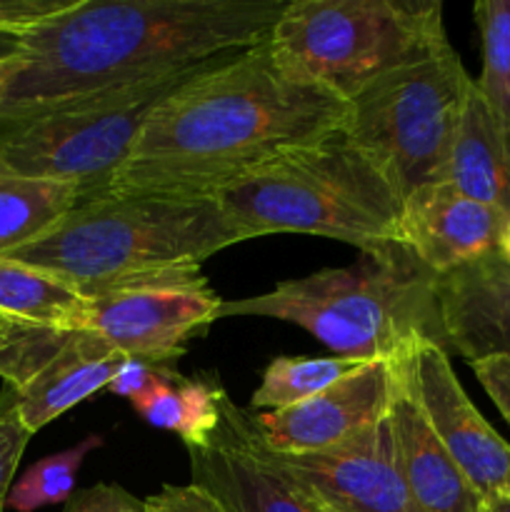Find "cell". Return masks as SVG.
<instances>
[{
	"mask_svg": "<svg viewBox=\"0 0 510 512\" xmlns=\"http://www.w3.org/2000/svg\"><path fill=\"white\" fill-rule=\"evenodd\" d=\"M348 100L285 68L270 40L163 100L103 193L213 195L280 150L343 128Z\"/></svg>",
	"mask_w": 510,
	"mask_h": 512,
	"instance_id": "1",
	"label": "cell"
},
{
	"mask_svg": "<svg viewBox=\"0 0 510 512\" xmlns=\"http://www.w3.org/2000/svg\"><path fill=\"white\" fill-rule=\"evenodd\" d=\"M285 0H75L23 40L0 110L60 103L253 48Z\"/></svg>",
	"mask_w": 510,
	"mask_h": 512,
	"instance_id": "2",
	"label": "cell"
},
{
	"mask_svg": "<svg viewBox=\"0 0 510 512\" xmlns=\"http://www.w3.org/2000/svg\"><path fill=\"white\" fill-rule=\"evenodd\" d=\"M248 240L208 195L98 193L80 198L35 238L3 250L65 280L85 300L155 278Z\"/></svg>",
	"mask_w": 510,
	"mask_h": 512,
	"instance_id": "3",
	"label": "cell"
},
{
	"mask_svg": "<svg viewBox=\"0 0 510 512\" xmlns=\"http://www.w3.org/2000/svg\"><path fill=\"white\" fill-rule=\"evenodd\" d=\"M210 198L248 235L308 233L360 253L403 243V198L343 128L280 150Z\"/></svg>",
	"mask_w": 510,
	"mask_h": 512,
	"instance_id": "4",
	"label": "cell"
},
{
	"mask_svg": "<svg viewBox=\"0 0 510 512\" xmlns=\"http://www.w3.org/2000/svg\"><path fill=\"white\" fill-rule=\"evenodd\" d=\"M435 280L408 245L395 243L360 253L348 268L285 280L255 298L223 300L218 320H285L343 358L398 360L425 340L443 345Z\"/></svg>",
	"mask_w": 510,
	"mask_h": 512,
	"instance_id": "5",
	"label": "cell"
},
{
	"mask_svg": "<svg viewBox=\"0 0 510 512\" xmlns=\"http://www.w3.org/2000/svg\"><path fill=\"white\" fill-rule=\"evenodd\" d=\"M230 55L128 88L0 110V168L20 178L75 185L83 198H93L128 160L153 110Z\"/></svg>",
	"mask_w": 510,
	"mask_h": 512,
	"instance_id": "6",
	"label": "cell"
},
{
	"mask_svg": "<svg viewBox=\"0 0 510 512\" xmlns=\"http://www.w3.org/2000/svg\"><path fill=\"white\" fill-rule=\"evenodd\" d=\"M268 40L285 68L343 100L450 45L435 0H285Z\"/></svg>",
	"mask_w": 510,
	"mask_h": 512,
	"instance_id": "7",
	"label": "cell"
},
{
	"mask_svg": "<svg viewBox=\"0 0 510 512\" xmlns=\"http://www.w3.org/2000/svg\"><path fill=\"white\" fill-rule=\"evenodd\" d=\"M473 78L453 45L390 70L348 100L343 133L398 188L400 198L448 178Z\"/></svg>",
	"mask_w": 510,
	"mask_h": 512,
	"instance_id": "8",
	"label": "cell"
},
{
	"mask_svg": "<svg viewBox=\"0 0 510 512\" xmlns=\"http://www.w3.org/2000/svg\"><path fill=\"white\" fill-rule=\"evenodd\" d=\"M223 298L200 265L120 285L88 300V325L125 358L170 365L218 320Z\"/></svg>",
	"mask_w": 510,
	"mask_h": 512,
	"instance_id": "9",
	"label": "cell"
},
{
	"mask_svg": "<svg viewBox=\"0 0 510 512\" xmlns=\"http://www.w3.org/2000/svg\"><path fill=\"white\" fill-rule=\"evenodd\" d=\"M125 363L118 348L95 330H45L15 325L0 350V378L18 395L20 420L30 433L88 400Z\"/></svg>",
	"mask_w": 510,
	"mask_h": 512,
	"instance_id": "10",
	"label": "cell"
},
{
	"mask_svg": "<svg viewBox=\"0 0 510 512\" xmlns=\"http://www.w3.org/2000/svg\"><path fill=\"white\" fill-rule=\"evenodd\" d=\"M393 363L468 483L485 500H510V445L478 413L443 345L425 340Z\"/></svg>",
	"mask_w": 510,
	"mask_h": 512,
	"instance_id": "11",
	"label": "cell"
},
{
	"mask_svg": "<svg viewBox=\"0 0 510 512\" xmlns=\"http://www.w3.org/2000/svg\"><path fill=\"white\" fill-rule=\"evenodd\" d=\"M190 475L223 512H318L265 445L253 413L220 398V423L208 438L188 448Z\"/></svg>",
	"mask_w": 510,
	"mask_h": 512,
	"instance_id": "12",
	"label": "cell"
},
{
	"mask_svg": "<svg viewBox=\"0 0 510 512\" xmlns=\"http://www.w3.org/2000/svg\"><path fill=\"white\" fill-rule=\"evenodd\" d=\"M278 460L323 510L420 512L405 485L388 418L323 453L278 455Z\"/></svg>",
	"mask_w": 510,
	"mask_h": 512,
	"instance_id": "13",
	"label": "cell"
},
{
	"mask_svg": "<svg viewBox=\"0 0 510 512\" xmlns=\"http://www.w3.org/2000/svg\"><path fill=\"white\" fill-rule=\"evenodd\" d=\"M395 385L393 360H370L305 403L253 413V420L273 453H323L388 418Z\"/></svg>",
	"mask_w": 510,
	"mask_h": 512,
	"instance_id": "14",
	"label": "cell"
},
{
	"mask_svg": "<svg viewBox=\"0 0 510 512\" xmlns=\"http://www.w3.org/2000/svg\"><path fill=\"white\" fill-rule=\"evenodd\" d=\"M508 225L503 213L443 180L423 185L403 200L400 238L425 268L445 275L498 253Z\"/></svg>",
	"mask_w": 510,
	"mask_h": 512,
	"instance_id": "15",
	"label": "cell"
},
{
	"mask_svg": "<svg viewBox=\"0 0 510 512\" xmlns=\"http://www.w3.org/2000/svg\"><path fill=\"white\" fill-rule=\"evenodd\" d=\"M445 353L468 365L510 360V263L490 253L435 280Z\"/></svg>",
	"mask_w": 510,
	"mask_h": 512,
	"instance_id": "16",
	"label": "cell"
},
{
	"mask_svg": "<svg viewBox=\"0 0 510 512\" xmlns=\"http://www.w3.org/2000/svg\"><path fill=\"white\" fill-rule=\"evenodd\" d=\"M395 378L398 385L388 420L413 503L420 512H485L488 500L468 483L463 470L443 448L398 368Z\"/></svg>",
	"mask_w": 510,
	"mask_h": 512,
	"instance_id": "17",
	"label": "cell"
},
{
	"mask_svg": "<svg viewBox=\"0 0 510 512\" xmlns=\"http://www.w3.org/2000/svg\"><path fill=\"white\" fill-rule=\"evenodd\" d=\"M448 183L510 220V133L473 80L448 163Z\"/></svg>",
	"mask_w": 510,
	"mask_h": 512,
	"instance_id": "18",
	"label": "cell"
},
{
	"mask_svg": "<svg viewBox=\"0 0 510 512\" xmlns=\"http://www.w3.org/2000/svg\"><path fill=\"white\" fill-rule=\"evenodd\" d=\"M0 315L28 328L80 330L88 325V300L45 270L0 258Z\"/></svg>",
	"mask_w": 510,
	"mask_h": 512,
	"instance_id": "19",
	"label": "cell"
},
{
	"mask_svg": "<svg viewBox=\"0 0 510 512\" xmlns=\"http://www.w3.org/2000/svg\"><path fill=\"white\" fill-rule=\"evenodd\" d=\"M223 393L213 380L183 378L168 365H160L153 383L130 403L145 423L170 430L183 440L185 448H195L218 428Z\"/></svg>",
	"mask_w": 510,
	"mask_h": 512,
	"instance_id": "20",
	"label": "cell"
},
{
	"mask_svg": "<svg viewBox=\"0 0 510 512\" xmlns=\"http://www.w3.org/2000/svg\"><path fill=\"white\" fill-rule=\"evenodd\" d=\"M80 198L75 185L20 178L0 168V253L43 233Z\"/></svg>",
	"mask_w": 510,
	"mask_h": 512,
	"instance_id": "21",
	"label": "cell"
},
{
	"mask_svg": "<svg viewBox=\"0 0 510 512\" xmlns=\"http://www.w3.org/2000/svg\"><path fill=\"white\" fill-rule=\"evenodd\" d=\"M370 360L343 358V355H330V358H275L265 368L263 380L255 388L250 398V408L273 413V410L293 408L305 403L313 395L323 393L340 378L358 370Z\"/></svg>",
	"mask_w": 510,
	"mask_h": 512,
	"instance_id": "22",
	"label": "cell"
},
{
	"mask_svg": "<svg viewBox=\"0 0 510 512\" xmlns=\"http://www.w3.org/2000/svg\"><path fill=\"white\" fill-rule=\"evenodd\" d=\"M473 15L483 43V70L475 88L510 133V0H478Z\"/></svg>",
	"mask_w": 510,
	"mask_h": 512,
	"instance_id": "23",
	"label": "cell"
},
{
	"mask_svg": "<svg viewBox=\"0 0 510 512\" xmlns=\"http://www.w3.org/2000/svg\"><path fill=\"white\" fill-rule=\"evenodd\" d=\"M100 445H103V438L90 435L83 443L73 445L68 450H60V453L48 455V458L30 465L23 478L10 488L8 508L18 512H35L40 508H48V505L68 503L73 498L80 465Z\"/></svg>",
	"mask_w": 510,
	"mask_h": 512,
	"instance_id": "24",
	"label": "cell"
},
{
	"mask_svg": "<svg viewBox=\"0 0 510 512\" xmlns=\"http://www.w3.org/2000/svg\"><path fill=\"white\" fill-rule=\"evenodd\" d=\"M70 5L73 0H0V63L18 60L23 40Z\"/></svg>",
	"mask_w": 510,
	"mask_h": 512,
	"instance_id": "25",
	"label": "cell"
},
{
	"mask_svg": "<svg viewBox=\"0 0 510 512\" xmlns=\"http://www.w3.org/2000/svg\"><path fill=\"white\" fill-rule=\"evenodd\" d=\"M30 438H33V433L20 420L18 395L10 385H3V390H0V512L8 508L15 470L23 460Z\"/></svg>",
	"mask_w": 510,
	"mask_h": 512,
	"instance_id": "26",
	"label": "cell"
},
{
	"mask_svg": "<svg viewBox=\"0 0 510 512\" xmlns=\"http://www.w3.org/2000/svg\"><path fill=\"white\" fill-rule=\"evenodd\" d=\"M143 512H223L220 505L198 488L190 485H163L160 493L143 500Z\"/></svg>",
	"mask_w": 510,
	"mask_h": 512,
	"instance_id": "27",
	"label": "cell"
},
{
	"mask_svg": "<svg viewBox=\"0 0 510 512\" xmlns=\"http://www.w3.org/2000/svg\"><path fill=\"white\" fill-rule=\"evenodd\" d=\"M65 512H143V503L120 485L103 483L78 490L65 505Z\"/></svg>",
	"mask_w": 510,
	"mask_h": 512,
	"instance_id": "28",
	"label": "cell"
},
{
	"mask_svg": "<svg viewBox=\"0 0 510 512\" xmlns=\"http://www.w3.org/2000/svg\"><path fill=\"white\" fill-rule=\"evenodd\" d=\"M470 368H473L475 380L483 385V390L490 395L495 408L500 410V415L510 425V360L488 358L480 360V363H473Z\"/></svg>",
	"mask_w": 510,
	"mask_h": 512,
	"instance_id": "29",
	"label": "cell"
},
{
	"mask_svg": "<svg viewBox=\"0 0 510 512\" xmlns=\"http://www.w3.org/2000/svg\"><path fill=\"white\" fill-rule=\"evenodd\" d=\"M158 368L160 365H150V363H143V360L125 358V363L120 365L115 378L110 380L108 390L110 393L120 395V398L135 400L150 383H153L155 375H158Z\"/></svg>",
	"mask_w": 510,
	"mask_h": 512,
	"instance_id": "30",
	"label": "cell"
},
{
	"mask_svg": "<svg viewBox=\"0 0 510 512\" xmlns=\"http://www.w3.org/2000/svg\"><path fill=\"white\" fill-rule=\"evenodd\" d=\"M15 63H18V60H8V63H0V103H3L5 88H8L10 78H13V73H15Z\"/></svg>",
	"mask_w": 510,
	"mask_h": 512,
	"instance_id": "31",
	"label": "cell"
},
{
	"mask_svg": "<svg viewBox=\"0 0 510 512\" xmlns=\"http://www.w3.org/2000/svg\"><path fill=\"white\" fill-rule=\"evenodd\" d=\"M15 325L18 323H13V320H8L0 315V350L10 343V338H13V333H15Z\"/></svg>",
	"mask_w": 510,
	"mask_h": 512,
	"instance_id": "32",
	"label": "cell"
},
{
	"mask_svg": "<svg viewBox=\"0 0 510 512\" xmlns=\"http://www.w3.org/2000/svg\"><path fill=\"white\" fill-rule=\"evenodd\" d=\"M485 512H510V500H488Z\"/></svg>",
	"mask_w": 510,
	"mask_h": 512,
	"instance_id": "33",
	"label": "cell"
},
{
	"mask_svg": "<svg viewBox=\"0 0 510 512\" xmlns=\"http://www.w3.org/2000/svg\"><path fill=\"white\" fill-rule=\"evenodd\" d=\"M500 253H503V258L510 263V225L503 235V243H500Z\"/></svg>",
	"mask_w": 510,
	"mask_h": 512,
	"instance_id": "34",
	"label": "cell"
},
{
	"mask_svg": "<svg viewBox=\"0 0 510 512\" xmlns=\"http://www.w3.org/2000/svg\"><path fill=\"white\" fill-rule=\"evenodd\" d=\"M318 512H330V510H323V508H318Z\"/></svg>",
	"mask_w": 510,
	"mask_h": 512,
	"instance_id": "35",
	"label": "cell"
}]
</instances>
